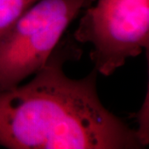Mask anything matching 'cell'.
Wrapping results in <instances>:
<instances>
[{"instance_id":"obj_1","label":"cell","mask_w":149,"mask_h":149,"mask_svg":"<svg viewBox=\"0 0 149 149\" xmlns=\"http://www.w3.org/2000/svg\"><path fill=\"white\" fill-rule=\"evenodd\" d=\"M71 40L55 48L24 85L0 91V146L10 149H137L147 142L108 110L96 89L98 72L83 79L63 65L80 58Z\"/></svg>"},{"instance_id":"obj_2","label":"cell","mask_w":149,"mask_h":149,"mask_svg":"<svg viewBox=\"0 0 149 149\" xmlns=\"http://www.w3.org/2000/svg\"><path fill=\"white\" fill-rule=\"evenodd\" d=\"M95 0H38L0 38V91L20 85L47 61L69 25Z\"/></svg>"},{"instance_id":"obj_3","label":"cell","mask_w":149,"mask_h":149,"mask_svg":"<svg viewBox=\"0 0 149 149\" xmlns=\"http://www.w3.org/2000/svg\"><path fill=\"white\" fill-rule=\"evenodd\" d=\"M74 40L91 43L95 69L110 75L149 47V0H97L84 11Z\"/></svg>"},{"instance_id":"obj_4","label":"cell","mask_w":149,"mask_h":149,"mask_svg":"<svg viewBox=\"0 0 149 149\" xmlns=\"http://www.w3.org/2000/svg\"><path fill=\"white\" fill-rule=\"evenodd\" d=\"M38 0H0V38Z\"/></svg>"}]
</instances>
